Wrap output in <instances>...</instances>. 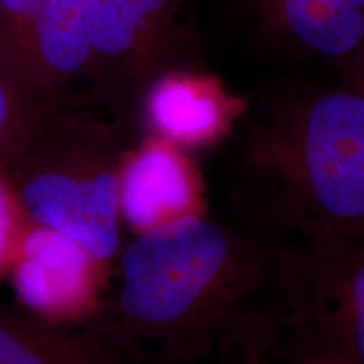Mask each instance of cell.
<instances>
[{
  "label": "cell",
  "mask_w": 364,
  "mask_h": 364,
  "mask_svg": "<svg viewBox=\"0 0 364 364\" xmlns=\"http://www.w3.org/2000/svg\"><path fill=\"white\" fill-rule=\"evenodd\" d=\"M105 311L147 364L263 361L282 334L277 247L206 215L135 235Z\"/></svg>",
  "instance_id": "1"
},
{
  "label": "cell",
  "mask_w": 364,
  "mask_h": 364,
  "mask_svg": "<svg viewBox=\"0 0 364 364\" xmlns=\"http://www.w3.org/2000/svg\"><path fill=\"white\" fill-rule=\"evenodd\" d=\"M235 199L275 247L364 231V95L343 85L268 105L236 159Z\"/></svg>",
  "instance_id": "2"
},
{
  "label": "cell",
  "mask_w": 364,
  "mask_h": 364,
  "mask_svg": "<svg viewBox=\"0 0 364 364\" xmlns=\"http://www.w3.org/2000/svg\"><path fill=\"white\" fill-rule=\"evenodd\" d=\"M124 124L90 105L61 102L4 164L26 220L63 233L110 272L122 252Z\"/></svg>",
  "instance_id": "3"
},
{
  "label": "cell",
  "mask_w": 364,
  "mask_h": 364,
  "mask_svg": "<svg viewBox=\"0 0 364 364\" xmlns=\"http://www.w3.org/2000/svg\"><path fill=\"white\" fill-rule=\"evenodd\" d=\"M277 252L284 314L275 348L280 358L364 364V231Z\"/></svg>",
  "instance_id": "4"
},
{
  "label": "cell",
  "mask_w": 364,
  "mask_h": 364,
  "mask_svg": "<svg viewBox=\"0 0 364 364\" xmlns=\"http://www.w3.org/2000/svg\"><path fill=\"white\" fill-rule=\"evenodd\" d=\"M86 22L93 53L90 105L122 122L150 83L174 68L176 0H86Z\"/></svg>",
  "instance_id": "5"
},
{
  "label": "cell",
  "mask_w": 364,
  "mask_h": 364,
  "mask_svg": "<svg viewBox=\"0 0 364 364\" xmlns=\"http://www.w3.org/2000/svg\"><path fill=\"white\" fill-rule=\"evenodd\" d=\"M26 309L53 322H75L98 312V295L110 272L63 233L27 221L11 268Z\"/></svg>",
  "instance_id": "6"
},
{
  "label": "cell",
  "mask_w": 364,
  "mask_h": 364,
  "mask_svg": "<svg viewBox=\"0 0 364 364\" xmlns=\"http://www.w3.org/2000/svg\"><path fill=\"white\" fill-rule=\"evenodd\" d=\"M0 364H147L105 311L75 322L0 309Z\"/></svg>",
  "instance_id": "7"
},
{
  "label": "cell",
  "mask_w": 364,
  "mask_h": 364,
  "mask_svg": "<svg viewBox=\"0 0 364 364\" xmlns=\"http://www.w3.org/2000/svg\"><path fill=\"white\" fill-rule=\"evenodd\" d=\"M120 208L135 235L206 215L203 177L184 149L150 135L127 154Z\"/></svg>",
  "instance_id": "8"
},
{
  "label": "cell",
  "mask_w": 364,
  "mask_h": 364,
  "mask_svg": "<svg viewBox=\"0 0 364 364\" xmlns=\"http://www.w3.org/2000/svg\"><path fill=\"white\" fill-rule=\"evenodd\" d=\"M142 105L150 134L184 150L206 147L226 136L245 108L216 76L181 68L154 80Z\"/></svg>",
  "instance_id": "9"
},
{
  "label": "cell",
  "mask_w": 364,
  "mask_h": 364,
  "mask_svg": "<svg viewBox=\"0 0 364 364\" xmlns=\"http://www.w3.org/2000/svg\"><path fill=\"white\" fill-rule=\"evenodd\" d=\"M34 73L56 98L90 105L93 53L86 0H43L36 29Z\"/></svg>",
  "instance_id": "10"
},
{
  "label": "cell",
  "mask_w": 364,
  "mask_h": 364,
  "mask_svg": "<svg viewBox=\"0 0 364 364\" xmlns=\"http://www.w3.org/2000/svg\"><path fill=\"white\" fill-rule=\"evenodd\" d=\"M277 26L304 49L348 59L364 43V0H263Z\"/></svg>",
  "instance_id": "11"
},
{
  "label": "cell",
  "mask_w": 364,
  "mask_h": 364,
  "mask_svg": "<svg viewBox=\"0 0 364 364\" xmlns=\"http://www.w3.org/2000/svg\"><path fill=\"white\" fill-rule=\"evenodd\" d=\"M61 102L26 70L0 56V166Z\"/></svg>",
  "instance_id": "12"
},
{
  "label": "cell",
  "mask_w": 364,
  "mask_h": 364,
  "mask_svg": "<svg viewBox=\"0 0 364 364\" xmlns=\"http://www.w3.org/2000/svg\"><path fill=\"white\" fill-rule=\"evenodd\" d=\"M41 6L43 0H0V56L11 59L34 78Z\"/></svg>",
  "instance_id": "13"
},
{
  "label": "cell",
  "mask_w": 364,
  "mask_h": 364,
  "mask_svg": "<svg viewBox=\"0 0 364 364\" xmlns=\"http://www.w3.org/2000/svg\"><path fill=\"white\" fill-rule=\"evenodd\" d=\"M27 230V220L0 167V277L11 272Z\"/></svg>",
  "instance_id": "14"
},
{
  "label": "cell",
  "mask_w": 364,
  "mask_h": 364,
  "mask_svg": "<svg viewBox=\"0 0 364 364\" xmlns=\"http://www.w3.org/2000/svg\"><path fill=\"white\" fill-rule=\"evenodd\" d=\"M344 86L364 95V43L351 58L346 59Z\"/></svg>",
  "instance_id": "15"
},
{
  "label": "cell",
  "mask_w": 364,
  "mask_h": 364,
  "mask_svg": "<svg viewBox=\"0 0 364 364\" xmlns=\"http://www.w3.org/2000/svg\"><path fill=\"white\" fill-rule=\"evenodd\" d=\"M258 364H341L338 361L326 358L316 356H290V358H277L270 361H258Z\"/></svg>",
  "instance_id": "16"
},
{
  "label": "cell",
  "mask_w": 364,
  "mask_h": 364,
  "mask_svg": "<svg viewBox=\"0 0 364 364\" xmlns=\"http://www.w3.org/2000/svg\"><path fill=\"white\" fill-rule=\"evenodd\" d=\"M215 364H258V361H252V359H245V358H228V359H221Z\"/></svg>",
  "instance_id": "17"
},
{
  "label": "cell",
  "mask_w": 364,
  "mask_h": 364,
  "mask_svg": "<svg viewBox=\"0 0 364 364\" xmlns=\"http://www.w3.org/2000/svg\"><path fill=\"white\" fill-rule=\"evenodd\" d=\"M9 61H11V59H9Z\"/></svg>",
  "instance_id": "18"
}]
</instances>
